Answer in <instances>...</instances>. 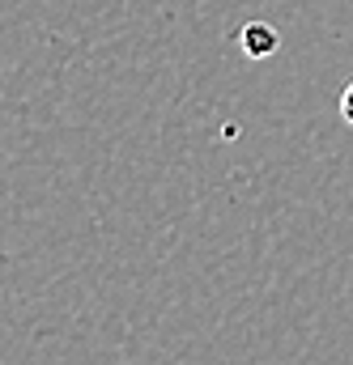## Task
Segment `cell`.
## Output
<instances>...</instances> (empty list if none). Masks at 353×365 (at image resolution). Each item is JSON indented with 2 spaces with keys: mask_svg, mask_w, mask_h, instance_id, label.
Returning <instances> with one entry per match:
<instances>
[{
  "mask_svg": "<svg viewBox=\"0 0 353 365\" xmlns=\"http://www.w3.org/2000/svg\"><path fill=\"white\" fill-rule=\"evenodd\" d=\"M341 115H345V123H353V81L345 86V93H341Z\"/></svg>",
  "mask_w": 353,
  "mask_h": 365,
  "instance_id": "1",
  "label": "cell"
}]
</instances>
